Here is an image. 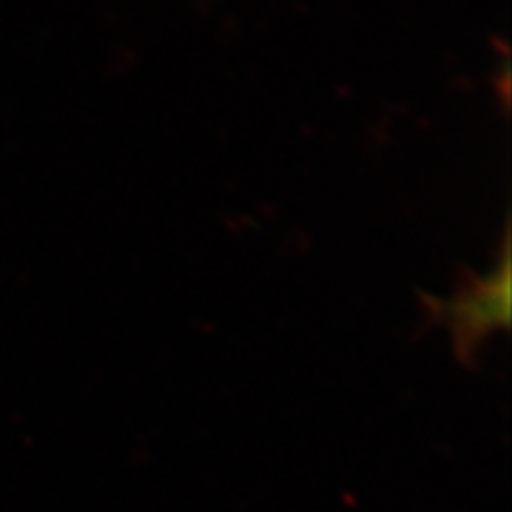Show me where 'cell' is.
<instances>
[{"mask_svg":"<svg viewBox=\"0 0 512 512\" xmlns=\"http://www.w3.org/2000/svg\"><path fill=\"white\" fill-rule=\"evenodd\" d=\"M429 325H440L451 335L455 355L463 365H474L478 352L491 335L510 327L512 308V267L510 227L506 224L500 259L487 274L466 271L451 297L421 293Z\"/></svg>","mask_w":512,"mask_h":512,"instance_id":"obj_1","label":"cell"}]
</instances>
